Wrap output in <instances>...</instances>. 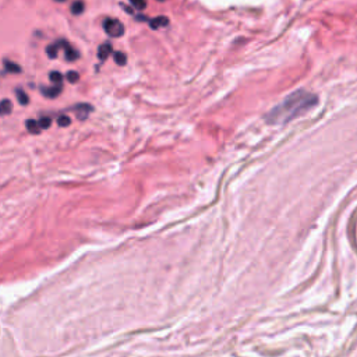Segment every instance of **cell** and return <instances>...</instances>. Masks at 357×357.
<instances>
[{
    "label": "cell",
    "instance_id": "cell-7",
    "mask_svg": "<svg viewBox=\"0 0 357 357\" xmlns=\"http://www.w3.org/2000/svg\"><path fill=\"white\" fill-rule=\"evenodd\" d=\"M74 109H76V113H77L78 119L84 120V119H87L88 113L92 111V106L87 105V104H81V105L76 106Z\"/></svg>",
    "mask_w": 357,
    "mask_h": 357
},
{
    "label": "cell",
    "instance_id": "cell-21",
    "mask_svg": "<svg viewBox=\"0 0 357 357\" xmlns=\"http://www.w3.org/2000/svg\"><path fill=\"white\" fill-rule=\"evenodd\" d=\"M158 1H165V0H158Z\"/></svg>",
    "mask_w": 357,
    "mask_h": 357
},
{
    "label": "cell",
    "instance_id": "cell-12",
    "mask_svg": "<svg viewBox=\"0 0 357 357\" xmlns=\"http://www.w3.org/2000/svg\"><path fill=\"white\" fill-rule=\"evenodd\" d=\"M84 8H85V4L84 1H81V0H76L73 4H71V13L74 15H81L84 13Z\"/></svg>",
    "mask_w": 357,
    "mask_h": 357
},
{
    "label": "cell",
    "instance_id": "cell-6",
    "mask_svg": "<svg viewBox=\"0 0 357 357\" xmlns=\"http://www.w3.org/2000/svg\"><path fill=\"white\" fill-rule=\"evenodd\" d=\"M149 27L152 29H158L161 27H168L169 25V18L165 17V15H161V17H156L154 20H149Z\"/></svg>",
    "mask_w": 357,
    "mask_h": 357
},
{
    "label": "cell",
    "instance_id": "cell-11",
    "mask_svg": "<svg viewBox=\"0 0 357 357\" xmlns=\"http://www.w3.org/2000/svg\"><path fill=\"white\" fill-rule=\"evenodd\" d=\"M15 97H17V101H18L22 106L28 105L29 104L28 94L24 91V90H21V88H17V90H15Z\"/></svg>",
    "mask_w": 357,
    "mask_h": 357
},
{
    "label": "cell",
    "instance_id": "cell-3",
    "mask_svg": "<svg viewBox=\"0 0 357 357\" xmlns=\"http://www.w3.org/2000/svg\"><path fill=\"white\" fill-rule=\"evenodd\" d=\"M56 45L59 48H63L64 49V59L67 62H74V60H77L78 57H80V53L67 42H57Z\"/></svg>",
    "mask_w": 357,
    "mask_h": 357
},
{
    "label": "cell",
    "instance_id": "cell-16",
    "mask_svg": "<svg viewBox=\"0 0 357 357\" xmlns=\"http://www.w3.org/2000/svg\"><path fill=\"white\" fill-rule=\"evenodd\" d=\"M57 124L60 127H69L71 124V119L67 115H62L57 118Z\"/></svg>",
    "mask_w": 357,
    "mask_h": 357
},
{
    "label": "cell",
    "instance_id": "cell-17",
    "mask_svg": "<svg viewBox=\"0 0 357 357\" xmlns=\"http://www.w3.org/2000/svg\"><path fill=\"white\" fill-rule=\"evenodd\" d=\"M66 78H67V81L71 83V84H76L78 83V80H80V74H78L77 71H67V74H66Z\"/></svg>",
    "mask_w": 357,
    "mask_h": 357
},
{
    "label": "cell",
    "instance_id": "cell-9",
    "mask_svg": "<svg viewBox=\"0 0 357 357\" xmlns=\"http://www.w3.org/2000/svg\"><path fill=\"white\" fill-rule=\"evenodd\" d=\"M25 127H27V130H28L29 133L31 134H34V135H36V134H39L41 133V127H39V123L38 121H35V120H32V119H29L25 121Z\"/></svg>",
    "mask_w": 357,
    "mask_h": 357
},
{
    "label": "cell",
    "instance_id": "cell-18",
    "mask_svg": "<svg viewBox=\"0 0 357 357\" xmlns=\"http://www.w3.org/2000/svg\"><path fill=\"white\" fill-rule=\"evenodd\" d=\"M38 123H39V127H41L42 130H46V128H49L50 124H52V119H50L49 116H42Z\"/></svg>",
    "mask_w": 357,
    "mask_h": 357
},
{
    "label": "cell",
    "instance_id": "cell-20",
    "mask_svg": "<svg viewBox=\"0 0 357 357\" xmlns=\"http://www.w3.org/2000/svg\"><path fill=\"white\" fill-rule=\"evenodd\" d=\"M55 1H57V3H64L66 0H55Z\"/></svg>",
    "mask_w": 357,
    "mask_h": 357
},
{
    "label": "cell",
    "instance_id": "cell-10",
    "mask_svg": "<svg viewBox=\"0 0 357 357\" xmlns=\"http://www.w3.org/2000/svg\"><path fill=\"white\" fill-rule=\"evenodd\" d=\"M3 64H4L6 71H8V73H21L22 71V69L18 64L11 62V60H8V59H4V60H3Z\"/></svg>",
    "mask_w": 357,
    "mask_h": 357
},
{
    "label": "cell",
    "instance_id": "cell-14",
    "mask_svg": "<svg viewBox=\"0 0 357 357\" xmlns=\"http://www.w3.org/2000/svg\"><path fill=\"white\" fill-rule=\"evenodd\" d=\"M113 60H115V63L119 64V66H126L127 64V56L123 52H115L113 53Z\"/></svg>",
    "mask_w": 357,
    "mask_h": 357
},
{
    "label": "cell",
    "instance_id": "cell-1",
    "mask_svg": "<svg viewBox=\"0 0 357 357\" xmlns=\"http://www.w3.org/2000/svg\"><path fill=\"white\" fill-rule=\"evenodd\" d=\"M318 104V97L313 92L297 90L287 95L280 104L272 108L266 115L269 124H286L296 118L307 113Z\"/></svg>",
    "mask_w": 357,
    "mask_h": 357
},
{
    "label": "cell",
    "instance_id": "cell-15",
    "mask_svg": "<svg viewBox=\"0 0 357 357\" xmlns=\"http://www.w3.org/2000/svg\"><path fill=\"white\" fill-rule=\"evenodd\" d=\"M59 46H57L56 43L55 45H49L48 48H46V53H48V56L50 57V59H56L57 56H59Z\"/></svg>",
    "mask_w": 357,
    "mask_h": 357
},
{
    "label": "cell",
    "instance_id": "cell-8",
    "mask_svg": "<svg viewBox=\"0 0 357 357\" xmlns=\"http://www.w3.org/2000/svg\"><path fill=\"white\" fill-rule=\"evenodd\" d=\"M13 112V102L10 99L4 98L0 101V116H6Z\"/></svg>",
    "mask_w": 357,
    "mask_h": 357
},
{
    "label": "cell",
    "instance_id": "cell-13",
    "mask_svg": "<svg viewBox=\"0 0 357 357\" xmlns=\"http://www.w3.org/2000/svg\"><path fill=\"white\" fill-rule=\"evenodd\" d=\"M49 80L55 85H63L64 78H63V76H62V73H59V71H50Z\"/></svg>",
    "mask_w": 357,
    "mask_h": 357
},
{
    "label": "cell",
    "instance_id": "cell-2",
    "mask_svg": "<svg viewBox=\"0 0 357 357\" xmlns=\"http://www.w3.org/2000/svg\"><path fill=\"white\" fill-rule=\"evenodd\" d=\"M104 29L109 36L112 38H120L124 35V25L119 20H113V18H106L104 21Z\"/></svg>",
    "mask_w": 357,
    "mask_h": 357
},
{
    "label": "cell",
    "instance_id": "cell-4",
    "mask_svg": "<svg viewBox=\"0 0 357 357\" xmlns=\"http://www.w3.org/2000/svg\"><path fill=\"white\" fill-rule=\"evenodd\" d=\"M62 87L63 85H55V87H42L41 88V91L45 97H48V98H56L60 95V92H62Z\"/></svg>",
    "mask_w": 357,
    "mask_h": 357
},
{
    "label": "cell",
    "instance_id": "cell-5",
    "mask_svg": "<svg viewBox=\"0 0 357 357\" xmlns=\"http://www.w3.org/2000/svg\"><path fill=\"white\" fill-rule=\"evenodd\" d=\"M111 53H113V46L112 43L105 42L102 43L98 48V57L99 60H106L108 56H111Z\"/></svg>",
    "mask_w": 357,
    "mask_h": 357
},
{
    "label": "cell",
    "instance_id": "cell-19",
    "mask_svg": "<svg viewBox=\"0 0 357 357\" xmlns=\"http://www.w3.org/2000/svg\"><path fill=\"white\" fill-rule=\"evenodd\" d=\"M130 3H131L137 10H140V11L147 7V0H130Z\"/></svg>",
    "mask_w": 357,
    "mask_h": 357
}]
</instances>
